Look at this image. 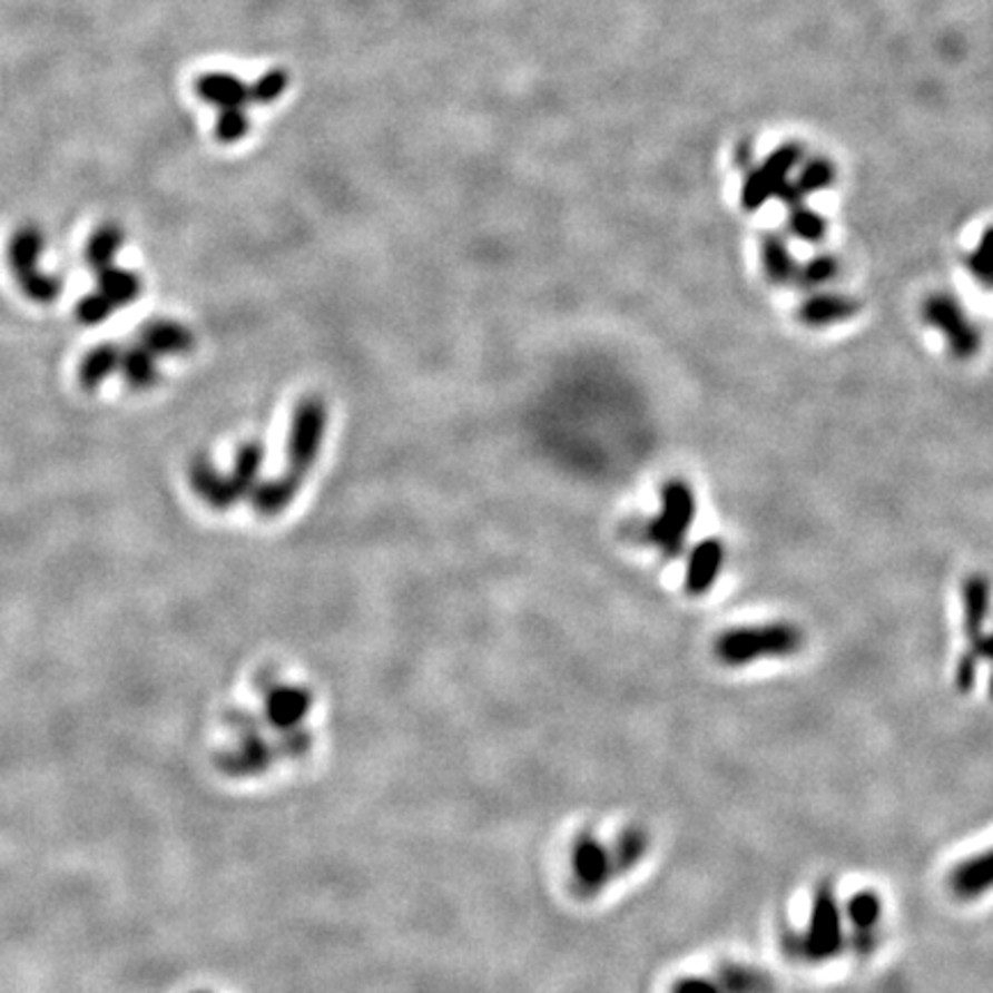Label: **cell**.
<instances>
[{
	"label": "cell",
	"instance_id": "cell-1",
	"mask_svg": "<svg viewBox=\"0 0 993 993\" xmlns=\"http://www.w3.org/2000/svg\"><path fill=\"white\" fill-rule=\"evenodd\" d=\"M649 833L628 826L612 844L602 842L596 833L584 830L573 839L569 851V878L580 897H596L623 874H630L649 854Z\"/></svg>",
	"mask_w": 993,
	"mask_h": 993
},
{
	"label": "cell",
	"instance_id": "cell-9",
	"mask_svg": "<svg viewBox=\"0 0 993 993\" xmlns=\"http://www.w3.org/2000/svg\"><path fill=\"white\" fill-rule=\"evenodd\" d=\"M725 566V545L720 539H704L699 541L690 557H688V566H686V578H684V589L688 596L699 598L706 596L708 591L714 589V584L718 582L720 573Z\"/></svg>",
	"mask_w": 993,
	"mask_h": 993
},
{
	"label": "cell",
	"instance_id": "cell-16",
	"mask_svg": "<svg viewBox=\"0 0 993 993\" xmlns=\"http://www.w3.org/2000/svg\"><path fill=\"white\" fill-rule=\"evenodd\" d=\"M833 183H835V166L828 159L817 157V159H809L800 168L796 180H789L783 187V191L777 194V198L785 200L787 207H794V205H800L805 200V196L824 191Z\"/></svg>",
	"mask_w": 993,
	"mask_h": 993
},
{
	"label": "cell",
	"instance_id": "cell-32",
	"mask_svg": "<svg viewBox=\"0 0 993 993\" xmlns=\"http://www.w3.org/2000/svg\"><path fill=\"white\" fill-rule=\"evenodd\" d=\"M669 993H722L716 980L708 977H681L671 984Z\"/></svg>",
	"mask_w": 993,
	"mask_h": 993
},
{
	"label": "cell",
	"instance_id": "cell-18",
	"mask_svg": "<svg viewBox=\"0 0 993 993\" xmlns=\"http://www.w3.org/2000/svg\"><path fill=\"white\" fill-rule=\"evenodd\" d=\"M761 265L766 272V278L775 286H787V283L796 281L798 263L794 258V252L789 242L783 235L768 233L761 239Z\"/></svg>",
	"mask_w": 993,
	"mask_h": 993
},
{
	"label": "cell",
	"instance_id": "cell-10",
	"mask_svg": "<svg viewBox=\"0 0 993 993\" xmlns=\"http://www.w3.org/2000/svg\"><path fill=\"white\" fill-rule=\"evenodd\" d=\"M861 313V302L842 293H814L798 306V321L809 330H824L851 321Z\"/></svg>",
	"mask_w": 993,
	"mask_h": 993
},
{
	"label": "cell",
	"instance_id": "cell-5",
	"mask_svg": "<svg viewBox=\"0 0 993 993\" xmlns=\"http://www.w3.org/2000/svg\"><path fill=\"white\" fill-rule=\"evenodd\" d=\"M697 518V496L686 479H669L660 488V511L642 527V541L662 557L677 559L686 550Z\"/></svg>",
	"mask_w": 993,
	"mask_h": 993
},
{
	"label": "cell",
	"instance_id": "cell-12",
	"mask_svg": "<svg viewBox=\"0 0 993 993\" xmlns=\"http://www.w3.org/2000/svg\"><path fill=\"white\" fill-rule=\"evenodd\" d=\"M881 915L883 904L872 891L856 893L844 906V917H848L851 925H854V936L848 943L861 956H867L876 947V927Z\"/></svg>",
	"mask_w": 993,
	"mask_h": 993
},
{
	"label": "cell",
	"instance_id": "cell-17",
	"mask_svg": "<svg viewBox=\"0 0 993 993\" xmlns=\"http://www.w3.org/2000/svg\"><path fill=\"white\" fill-rule=\"evenodd\" d=\"M45 248V235L38 226H21L10 239V267L17 281L40 272V256Z\"/></svg>",
	"mask_w": 993,
	"mask_h": 993
},
{
	"label": "cell",
	"instance_id": "cell-29",
	"mask_svg": "<svg viewBox=\"0 0 993 993\" xmlns=\"http://www.w3.org/2000/svg\"><path fill=\"white\" fill-rule=\"evenodd\" d=\"M19 286L23 291V295L38 304H51L60 297L62 291V281L53 274H45L42 269L32 276H26L19 281Z\"/></svg>",
	"mask_w": 993,
	"mask_h": 993
},
{
	"label": "cell",
	"instance_id": "cell-15",
	"mask_svg": "<svg viewBox=\"0 0 993 993\" xmlns=\"http://www.w3.org/2000/svg\"><path fill=\"white\" fill-rule=\"evenodd\" d=\"M140 345L148 347L155 357H175L194 350V334L173 321H153L140 327Z\"/></svg>",
	"mask_w": 993,
	"mask_h": 993
},
{
	"label": "cell",
	"instance_id": "cell-2",
	"mask_svg": "<svg viewBox=\"0 0 993 993\" xmlns=\"http://www.w3.org/2000/svg\"><path fill=\"white\" fill-rule=\"evenodd\" d=\"M805 647V635L796 623L773 621L736 626L716 637L714 656L725 667H748L759 660L796 656Z\"/></svg>",
	"mask_w": 993,
	"mask_h": 993
},
{
	"label": "cell",
	"instance_id": "cell-25",
	"mask_svg": "<svg viewBox=\"0 0 993 993\" xmlns=\"http://www.w3.org/2000/svg\"><path fill=\"white\" fill-rule=\"evenodd\" d=\"M125 244V233L120 226L116 224H104L99 226L86 246V260L95 272H101L106 267H111L118 252Z\"/></svg>",
	"mask_w": 993,
	"mask_h": 993
},
{
	"label": "cell",
	"instance_id": "cell-7",
	"mask_svg": "<svg viewBox=\"0 0 993 993\" xmlns=\"http://www.w3.org/2000/svg\"><path fill=\"white\" fill-rule=\"evenodd\" d=\"M325 429H327L325 401L315 396L304 399L293 414L291 440H288V470L306 476V472L315 463L317 453H321Z\"/></svg>",
	"mask_w": 993,
	"mask_h": 993
},
{
	"label": "cell",
	"instance_id": "cell-19",
	"mask_svg": "<svg viewBox=\"0 0 993 993\" xmlns=\"http://www.w3.org/2000/svg\"><path fill=\"white\" fill-rule=\"evenodd\" d=\"M989 610H991V582L986 580V576L975 573L964 582V628L971 642H975L984 632Z\"/></svg>",
	"mask_w": 993,
	"mask_h": 993
},
{
	"label": "cell",
	"instance_id": "cell-33",
	"mask_svg": "<svg viewBox=\"0 0 993 993\" xmlns=\"http://www.w3.org/2000/svg\"><path fill=\"white\" fill-rule=\"evenodd\" d=\"M971 651L977 660H989L993 665V630L982 632L975 642H971Z\"/></svg>",
	"mask_w": 993,
	"mask_h": 993
},
{
	"label": "cell",
	"instance_id": "cell-14",
	"mask_svg": "<svg viewBox=\"0 0 993 993\" xmlns=\"http://www.w3.org/2000/svg\"><path fill=\"white\" fill-rule=\"evenodd\" d=\"M302 483H304L302 474L286 470L278 479L258 481V485L252 490V494H248V500H252L254 509L260 515L272 518V515H278L281 511H286L293 504V500L302 490Z\"/></svg>",
	"mask_w": 993,
	"mask_h": 993
},
{
	"label": "cell",
	"instance_id": "cell-4",
	"mask_svg": "<svg viewBox=\"0 0 993 993\" xmlns=\"http://www.w3.org/2000/svg\"><path fill=\"white\" fill-rule=\"evenodd\" d=\"M848 936L844 934V908L830 883H822L812 899V913L805 932H789L783 938L785 952L792 960L807 964H824L846 947Z\"/></svg>",
	"mask_w": 993,
	"mask_h": 993
},
{
	"label": "cell",
	"instance_id": "cell-13",
	"mask_svg": "<svg viewBox=\"0 0 993 993\" xmlns=\"http://www.w3.org/2000/svg\"><path fill=\"white\" fill-rule=\"evenodd\" d=\"M189 481L194 492L215 511H228L235 502H239L230 474H222L207 458L194 460L189 468Z\"/></svg>",
	"mask_w": 993,
	"mask_h": 993
},
{
	"label": "cell",
	"instance_id": "cell-21",
	"mask_svg": "<svg viewBox=\"0 0 993 993\" xmlns=\"http://www.w3.org/2000/svg\"><path fill=\"white\" fill-rule=\"evenodd\" d=\"M120 354L122 350L116 343H99L95 345L81 362L79 368V382L83 384V389L88 392H95V389L109 377L111 373H116L120 368Z\"/></svg>",
	"mask_w": 993,
	"mask_h": 993
},
{
	"label": "cell",
	"instance_id": "cell-27",
	"mask_svg": "<svg viewBox=\"0 0 993 993\" xmlns=\"http://www.w3.org/2000/svg\"><path fill=\"white\" fill-rule=\"evenodd\" d=\"M839 260L833 254H817L814 258H809L805 265H798V274H796V283L805 291H814L822 288L826 283L835 281L839 276Z\"/></svg>",
	"mask_w": 993,
	"mask_h": 993
},
{
	"label": "cell",
	"instance_id": "cell-20",
	"mask_svg": "<svg viewBox=\"0 0 993 993\" xmlns=\"http://www.w3.org/2000/svg\"><path fill=\"white\" fill-rule=\"evenodd\" d=\"M716 982L720 986L722 993H773L775 984L768 977V973L745 966V964H734V962H725L718 969Z\"/></svg>",
	"mask_w": 993,
	"mask_h": 993
},
{
	"label": "cell",
	"instance_id": "cell-23",
	"mask_svg": "<svg viewBox=\"0 0 993 993\" xmlns=\"http://www.w3.org/2000/svg\"><path fill=\"white\" fill-rule=\"evenodd\" d=\"M263 460H265V446L260 442L252 440V442L239 446L237 458H235V468L230 474L239 500H248V494H252V490L258 485Z\"/></svg>",
	"mask_w": 993,
	"mask_h": 993
},
{
	"label": "cell",
	"instance_id": "cell-8",
	"mask_svg": "<svg viewBox=\"0 0 993 993\" xmlns=\"http://www.w3.org/2000/svg\"><path fill=\"white\" fill-rule=\"evenodd\" d=\"M803 159V148L792 144L777 148L764 164L750 170L748 180L743 185L740 203L748 212L761 209L770 198H775L783 187L789 183V175Z\"/></svg>",
	"mask_w": 993,
	"mask_h": 993
},
{
	"label": "cell",
	"instance_id": "cell-31",
	"mask_svg": "<svg viewBox=\"0 0 993 993\" xmlns=\"http://www.w3.org/2000/svg\"><path fill=\"white\" fill-rule=\"evenodd\" d=\"M977 665H980V660L975 658L973 651H969V653H964L960 658V662H956V669H954V686H956V690L969 692L975 686Z\"/></svg>",
	"mask_w": 993,
	"mask_h": 993
},
{
	"label": "cell",
	"instance_id": "cell-28",
	"mask_svg": "<svg viewBox=\"0 0 993 993\" xmlns=\"http://www.w3.org/2000/svg\"><path fill=\"white\" fill-rule=\"evenodd\" d=\"M966 267L982 286L993 288V226H986L977 246L966 256Z\"/></svg>",
	"mask_w": 993,
	"mask_h": 993
},
{
	"label": "cell",
	"instance_id": "cell-34",
	"mask_svg": "<svg viewBox=\"0 0 993 993\" xmlns=\"http://www.w3.org/2000/svg\"><path fill=\"white\" fill-rule=\"evenodd\" d=\"M989 695L993 699V671H991V677H989Z\"/></svg>",
	"mask_w": 993,
	"mask_h": 993
},
{
	"label": "cell",
	"instance_id": "cell-11",
	"mask_svg": "<svg viewBox=\"0 0 993 993\" xmlns=\"http://www.w3.org/2000/svg\"><path fill=\"white\" fill-rule=\"evenodd\" d=\"M947 888L962 902L980 899L993 893V846L954 865L947 876Z\"/></svg>",
	"mask_w": 993,
	"mask_h": 993
},
{
	"label": "cell",
	"instance_id": "cell-22",
	"mask_svg": "<svg viewBox=\"0 0 993 993\" xmlns=\"http://www.w3.org/2000/svg\"><path fill=\"white\" fill-rule=\"evenodd\" d=\"M127 384L131 389H150L159 382V368H157V357L155 354L144 347V345H131L120 354V368Z\"/></svg>",
	"mask_w": 993,
	"mask_h": 993
},
{
	"label": "cell",
	"instance_id": "cell-30",
	"mask_svg": "<svg viewBox=\"0 0 993 993\" xmlns=\"http://www.w3.org/2000/svg\"><path fill=\"white\" fill-rule=\"evenodd\" d=\"M114 313H116V304L99 291L86 295L77 306V315L83 325H99L104 321H109Z\"/></svg>",
	"mask_w": 993,
	"mask_h": 993
},
{
	"label": "cell",
	"instance_id": "cell-3",
	"mask_svg": "<svg viewBox=\"0 0 993 993\" xmlns=\"http://www.w3.org/2000/svg\"><path fill=\"white\" fill-rule=\"evenodd\" d=\"M283 86H286V77L281 72H272L265 81H260L254 88H246L230 75H205L196 81V92L215 104L219 109V122H217V136L224 144H235V140L244 138L248 129L246 120V106L252 101H272L281 95Z\"/></svg>",
	"mask_w": 993,
	"mask_h": 993
},
{
	"label": "cell",
	"instance_id": "cell-26",
	"mask_svg": "<svg viewBox=\"0 0 993 993\" xmlns=\"http://www.w3.org/2000/svg\"><path fill=\"white\" fill-rule=\"evenodd\" d=\"M787 228L794 237H798L800 242H807V244H819L828 235L826 217H822L819 212H814L805 203L789 207Z\"/></svg>",
	"mask_w": 993,
	"mask_h": 993
},
{
	"label": "cell",
	"instance_id": "cell-6",
	"mask_svg": "<svg viewBox=\"0 0 993 993\" xmlns=\"http://www.w3.org/2000/svg\"><path fill=\"white\" fill-rule=\"evenodd\" d=\"M922 317L945 338L947 350L956 362H969L977 357L982 347V332L971 321L960 299L952 297L950 293H932L922 302Z\"/></svg>",
	"mask_w": 993,
	"mask_h": 993
},
{
	"label": "cell",
	"instance_id": "cell-24",
	"mask_svg": "<svg viewBox=\"0 0 993 993\" xmlns=\"http://www.w3.org/2000/svg\"><path fill=\"white\" fill-rule=\"evenodd\" d=\"M97 291L109 297L116 308H120L138 299L140 291H144V283H140L138 274L111 265L97 272Z\"/></svg>",
	"mask_w": 993,
	"mask_h": 993
}]
</instances>
